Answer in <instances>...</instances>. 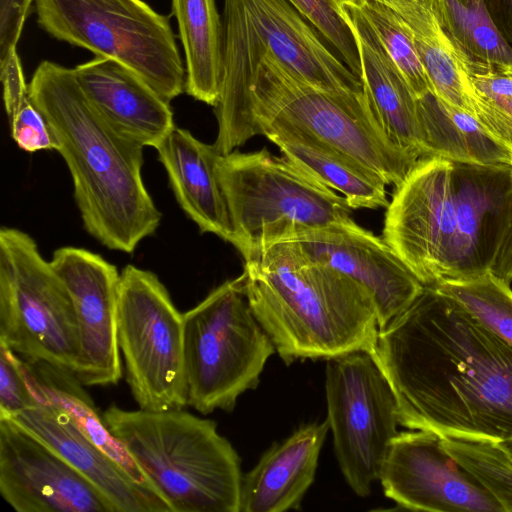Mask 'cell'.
Here are the masks:
<instances>
[{
  "instance_id": "obj_1",
  "label": "cell",
  "mask_w": 512,
  "mask_h": 512,
  "mask_svg": "<svg viewBox=\"0 0 512 512\" xmlns=\"http://www.w3.org/2000/svg\"><path fill=\"white\" fill-rule=\"evenodd\" d=\"M371 353L401 426L441 438L512 439V346L435 287L379 330Z\"/></svg>"
},
{
  "instance_id": "obj_2",
  "label": "cell",
  "mask_w": 512,
  "mask_h": 512,
  "mask_svg": "<svg viewBox=\"0 0 512 512\" xmlns=\"http://www.w3.org/2000/svg\"><path fill=\"white\" fill-rule=\"evenodd\" d=\"M28 85L72 177L85 230L110 250L132 253L162 219L142 178L144 146L101 117L73 69L42 61Z\"/></svg>"
},
{
  "instance_id": "obj_3",
  "label": "cell",
  "mask_w": 512,
  "mask_h": 512,
  "mask_svg": "<svg viewBox=\"0 0 512 512\" xmlns=\"http://www.w3.org/2000/svg\"><path fill=\"white\" fill-rule=\"evenodd\" d=\"M512 167L421 158L396 185L383 238L424 286L489 270Z\"/></svg>"
},
{
  "instance_id": "obj_4",
  "label": "cell",
  "mask_w": 512,
  "mask_h": 512,
  "mask_svg": "<svg viewBox=\"0 0 512 512\" xmlns=\"http://www.w3.org/2000/svg\"><path fill=\"white\" fill-rule=\"evenodd\" d=\"M243 258L247 301L284 362L373 351L377 309L361 285L313 261L291 240Z\"/></svg>"
},
{
  "instance_id": "obj_5",
  "label": "cell",
  "mask_w": 512,
  "mask_h": 512,
  "mask_svg": "<svg viewBox=\"0 0 512 512\" xmlns=\"http://www.w3.org/2000/svg\"><path fill=\"white\" fill-rule=\"evenodd\" d=\"M102 416L171 512H239L240 458L213 420L116 405Z\"/></svg>"
},
{
  "instance_id": "obj_6",
  "label": "cell",
  "mask_w": 512,
  "mask_h": 512,
  "mask_svg": "<svg viewBox=\"0 0 512 512\" xmlns=\"http://www.w3.org/2000/svg\"><path fill=\"white\" fill-rule=\"evenodd\" d=\"M216 173L230 214L233 246L242 256L352 219L343 196L266 148L219 155Z\"/></svg>"
},
{
  "instance_id": "obj_7",
  "label": "cell",
  "mask_w": 512,
  "mask_h": 512,
  "mask_svg": "<svg viewBox=\"0 0 512 512\" xmlns=\"http://www.w3.org/2000/svg\"><path fill=\"white\" fill-rule=\"evenodd\" d=\"M183 340L187 406L204 415L232 411L276 351L249 306L243 273L183 313Z\"/></svg>"
},
{
  "instance_id": "obj_8",
  "label": "cell",
  "mask_w": 512,
  "mask_h": 512,
  "mask_svg": "<svg viewBox=\"0 0 512 512\" xmlns=\"http://www.w3.org/2000/svg\"><path fill=\"white\" fill-rule=\"evenodd\" d=\"M49 35L114 60L170 102L185 91L186 69L169 19L142 0H34Z\"/></svg>"
},
{
  "instance_id": "obj_9",
  "label": "cell",
  "mask_w": 512,
  "mask_h": 512,
  "mask_svg": "<svg viewBox=\"0 0 512 512\" xmlns=\"http://www.w3.org/2000/svg\"><path fill=\"white\" fill-rule=\"evenodd\" d=\"M0 344L30 363L78 369L72 299L35 240L12 227L0 230Z\"/></svg>"
},
{
  "instance_id": "obj_10",
  "label": "cell",
  "mask_w": 512,
  "mask_h": 512,
  "mask_svg": "<svg viewBox=\"0 0 512 512\" xmlns=\"http://www.w3.org/2000/svg\"><path fill=\"white\" fill-rule=\"evenodd\" d=\"M117 342L138 408L187 406L183 313L158 276L132 264L120 273Z\"/></svg>"
},
{
  "instance_id": "obj_11",
  "label": "cell",
  "mask_w": 512,
  "mask_h": 512,
  "mask_svg": "<svg viewBox=\"0 0 512 512\" xmlns=\"http://www.w3.org/2000/svg\"><path fill=\"white\" fill-rule=\"evenodd\" d=\"M327 421L334 451L350 488L367 497L398 434V406L371 352L356 350L326 359Z\"/></svg>"
},
{
  "instance_id": "obj_12",
  "label": "cell",
  "mask_w": 512,
  "mask_h": 512,
  "mask_svg": "<svg viewBox=\"0 0 512 512\" xmlns=\"http://www.w3.org/2000/svg\"><path fill=\"white\" fill-rule=\"evenodd\" d=\"M379 481L398 506L427 512H503L500 504L446 451L434 432H398Z\"/></svg>"
},
{
  "instance_id": "obj_13",
  "label": "cell",
  "mask_w": 512,
  "mask_h": 512,
  "mask_svg": "<svg viewBox=\"0 0 512 512\" xmlns=\"http://www.w3.org/2000/svg\"><path fill=\"white\" fill-rule=\"evenodd\" d=\"M0 494L17 512H116L61 454L12 418H0Z\"/></svg>"
},
{
  "instance_id": "obj_14",
  "label": "cell",
  "mask_w": 512,
  "mask_h": 512,
  "mask_svg": "<svg viewBox=\"0 0 512 512\" xmlns=\"http://www.w3.org/2000/svg\"><path fill=\"white\" fill-rule=\"evenodd\" d=\"M50 263L75 310L79 338L75 376L83 386L117 384L123 374L116 321L120 273L101 255L79 247L56 249Z\"/></svg>"
},
{
  "instance_id": "obj_15",
  "label": "cell",
  "mask_w": 512,
  "mask_h": 512,
  "mask_svg": "<svg viewBox=\"0 0 512 512\" xmlns=\"http://www.w3.org/2000/svg\"><path fill=\"white\" fill-rule=\"evenodd\" d=\"M286 240L293 241L313 261L365 288L375 302L379 330L406 309L425 287L384 238L353 219Z\"/></svg>"
},
{
  "instance_id": "obj_16",
  "label": "cell",
  "mask_w": 512,
  "mask_h": 512,
  "mask_svg": "<svg viewBox=\"0 0 512 512\" xmlns=\"http://www.w3.org/2000/svg\"><path fill=\"white\" fill-rule=\"evenodd\" d=\"M73 71L92 107L136 143L156 149L176 126L170 102L126 66L96 56Z\"/></svg>"
},
{
  "instance_id": "obj_17",
  "label": "cell",
  "mask_w": 512,
  "mask_h": 512,
  "mask_svg": "<svg viewBox=\"0 0 512 512\" xmlns=\"http://www.w3.org/2000/svg\"><path fill=\"white\" fill-rule=\"evenodd\" d=\"M272 53L311 85L331 93L364 91L363 81L327 47L325 38L289 0H241Z\"/></svg>"
},
{
  "instance_id": "obj_18",
  "label": "cell",
  "mask_w": 512,
  "mask_h": 512,
  "mask_svg": "<svg viewBox=\"0 0 512 512\" xmlns=\"http://www.w3.org/2000/svg\"><path fill=\"white\" fill-rule=\"evenodd\" d=\"M12 419L61 454L111 502L116 512H171L157 493L137 482L88 439L64 411L37 404Z\"/></svg>"
},
{
  "instance_id": "obj_19",
  "label": "cell",
  "mask_w": 512,
  "mask_h": 512,
  "mask_svg": "<svg viewBox=\"0 0 512 512\" xmlns=\"http://www.w3.org/2000/svg\"><path fill=\"white\" fill-rule=\"evenodd\" d=\"M336 5L356 39L367 89L389 139L418 159L429 157L418 99L374 29L351 2Z\"/></svg>"
},
{
  "instance_id": "obj_20",
  "label": "cell",
  "mask_w": 512,
  "mask_h": 512,
  "mask_svg": "<svg viewBox=\"0 0 512 512\" xmlns=\"http://www.w3.org/2000/svg\"><path fill=\"white\" fill-rule=\"evenodd\" d=\"M328 430L327 420L305 424L281 443H274L243 475L239 512L299 509L314 481Z\"/></svg>"
},
{
  "instance_id": "obj_21",
  "label": "cell",
  "mask_w": 512,
  "mask_h": 512,
  "mask_svg": "<svg viewBox=\"0 0 512 512\" xmlns=\"http://www.w3.org/2000/svg\"><path fill=\"white\" fill-rule=\"evenodd\" d=\"M156 150L184 213L202 233L215 234L233 245L230 214L216 173L220 154L214 145L175 126Z\"/></svg>"
},
{
  "instance_id": "obj_22",
  "label": "cell",
  "mask_w": 512,
  "mask_h": 512,
  "mask_svg": "<svg viewBox=\"0 0 512 512\" xmlns=\"http://www.w3.org/2000/svg\"><path fill=\"white\" fill-rule=\"evenodd\" d=\"M394 11L410 28L416 50L442 101L471 114L473 84L464 59L442 27L432 0H379Z\"/></svg>"
},
{
  "instance_id": "obj_23",
  "label": "cell",
  "mask_w": 512,
  "mask_h": 512,
  "mask_svg": "<svg viewBox=\"0 0 512 512\" xmlns=\"http://www.w3.org/2000/svg\"><path fill=\"white\" fill-rule=\"evenodd\" d=\"M185 52V91L194 99L215 106L224 61V28L215 0H172Z\"/></svg>"
},
{
  "instance_id": "obj_24",
  "label": "cell",
  "mask_w": 512,
  "mask_h": 512,
  "mask_svg": "<svg viewBox=\"0 0 512 512\" xmlns=\"http://www.w3.org/2000/svg\"><path fill=\"white\" fill-rule=\"evenodd\" d=\"M24 367L36 405L49 404L64 411L88 439L137 482L157 493L124 445L111 433L73 373L45 363L24 361Z\"/></svg>"
},
{
  "instance_id": "obj_25",
  "label": "cell",
  "mask_w": 512,
  "mask_h": 512,
  "mask_svg": "<svg viewBox=\"0 0 512 512\" xmlns=\"http://www.w3.org/2000/svg\"><path fill=\"white\" fill-rule=\"evenodd\" d=\"M282 155L346 199L352 209L387 207L386 183L374 172L348 157L311 140L283 133H268Z\"/></svg>"
},
{
  "instance_id": "obj_26",
  "label": "cell",
  "mask_w": 512,
  "mask_h": 512,
  "mask_svg": "<svg viewBox=\"0 0 512 512\" xmlns=\"http://www.w3.org/2000/svg\"><path fill=\"white\" fill-rule=\"evenodd\" d=\"M429 156L486 166L512 167L511 156L482 129L474 116L435 94L418 99Z\"/></svg>"
},
{
  "instance_id": "obj_27",
  "label": "cell",
  "mask_w": 512,
  "mask_h": 512,
  "mask_svg": "<svg viewBox=\"0 0 512 512\" xmlns=\"http://www.w3.org/2000/svg\"><path fill=\"white\" fill-rule=\"evenodd\" d=\"M438 19L472 74L512 71V47L483 0H432Z\"/></svg>"
},
{
  "instance_id": "obj_28",
  "label": "cell",
  "mask_w": 512,
  "mask_h": 512,
  "mask_svg": "<svg viewBox=\"0 0 512 512\" xmlns=\"http://www.w3.org/2000/svg\"><path fill=\"white\" fill-rule=\"evenodd\" d=\"M435 287L464 307L480 323L512 346V288L487 270L464 279L444 280Z\"/></svg>"
},
{
  "instance_id": "obj_29",
  "label": "cell",
  "mask_w": 512,
  "mask_h": 512,
  "mask_svg": "<svg viewBox=\"0 0 512 512\" xmlns=\"http://www.w3.org/2000/svg\"><path fill=\"white\" fill-rule=\"evenodd\" d=\"M442 444L503 512H512V457L499 441L446 437Z\"/></svg>"
},
{
  "instance_id": "obj_30",
  "label": "cell",
  "mask_w": 512,
  "mask_h": 512,
  "mask_svg": "<svg viewBox=\"0 0 512 512\" xmlns=\"http://www.w3.org/2000/svg\"><path fill=\"white\" fill-rule=\"evenodd\" d=\"M347 2L360 8L416 98L434 94L431 81L416 50L412 32L399 14L379 0Z\"/></svg>"
},
{
  "instance_id": "obj_31",
  "label": "cell",
  "mask_w": 512,
  "mask_h": 512,
  "mask_svg": "<svg viewBox=\"0 0 512 512\" xmlns=\"http://www.w3.org/2000/svg\"><path fill=\"white\" fill-rule=\"evenodd\" d=\"M362 80L361 61L353 32L333 0H289Z\"/></svg>"
},
{
  "instance_id": "obj_32",
  "label": "cell",
  "mask_w": 512,
  "mask_h": 512,
  "mask_svg": "<svg viewBox=\"0 0 512 512\" xmlns=\"http://www.w3.org/2000/svg\"><path fill=\"white\" fill-rule=\"evenodd\" d=\"M34 405L24 361L0 344V418H12Z\"/></svg>"
},
{
  "instance_id": "obj_33",
  "label": "cell",
  "mask_w": 512,
  "mask_h": 512,
  "mask_svg": "<svg viewBox=\"0 0 512 512\" xmlns=\"http://www.w3.org/2000/svg\"><path fill=\"white\" fill-rule=\"evenodd\" d=\"M470 107L486 134L512 158V97H489L473 87Z\"/></svg>"
},
{
  "instance_id": "obj_34",
  "label": "cell",
  "mask_w": 512,
  "mask_h": 512,
  "mask_svg": "<svg viewBox=\"0 0 512 512\" xmlns=\"http://www.w3.org/2000/svg\"><path fill=\"white\" fill-rule=\"evenodd\" d=\"M7 116L10 121L11 136L20 149L26 152L56 150L57 144L49 126L33 104L30 95Z\"/></svg>"
},
{
  "instance_id": "obj_35",
  "label": "cell",
  "mask_w": 512,
  "mask_h": 512,
  "mask_svg": "<svg viewBox=\"0 0 512 512\" xmlns=\"http://www.w3.org/2000/svg\"><path fill=\"white\" fill-rule=\"evenodd\" d=\"M489 271L508 283L512 281V179L498 211Z\"/></svg>"
},
{
  "instance_id": "obj_36",
  "label": "cell",
  "mask_w": 512,
  "mask_h": 512,
  "mask_svg": "<svg viewBox=\"0 0 512 512\" xmlns=\"http://www.w3.org/2000/svg\"><path fill=\"white\" fill-rule=\"evenodd\" d=\"M33 0H0V62L16 50Z\"/></svg>"
},
{
  "instance_id": "obj_37",
  "label": "cell",
  "mask_w": 512,
  "mask_h": 512,
  "mask_svg": "<svg viewBox=\"0 0 512 512\" xmlns=\"http://www.w3.org/2000/svg\"><path fill=\"white\" fill-rule=\"evenodd\" d=\"M496 27L512 47V0H483Z\"/></svg>"
},
{
  "instance_id": "obj_38",
  "label": "cell",
  "mask_w": 512,
  "mask_h": 512,
  "mask_svg": "<svg viewBox=\"0 0 512 512\" xmlns=\"http://www.w3.org/2000/svg\"><path fill=\"white\" fill-rule=\"evenodd\" d=\"M501 445L506 449V451L511 455L512 457V439L510 440H504L499 441Z\"/></svg>"
},
{
  "instance_id": "obj_39",
  "label": "cell",
  "mask_w": 512,
  "mask_h": 512,
  "mask_svg": "<svg viewBox=\"0 0 512 512\" xmlns=\"http://www.w3.org/2000/svg\"><path fill=\"white\" fill-rule=\"evenodd\" d=\"M335 3L343 2V1H354V0H333Z\"/></svg>"
},
{
  "instance_id": "obj_40",
  "label": "cell",
  "mask_w": 512,
  "mask_h": 512,
  "mask_svg": "<svg viewBox=\"0 0 512 512\" xmlns=\"http://www.w3.org/2000/svg\"><path fill=\"white\" fill-rule=\"evenodd\" d=\"M509 73H512V71H511V72H509Z\"/></svg>"
}]
</instances>
